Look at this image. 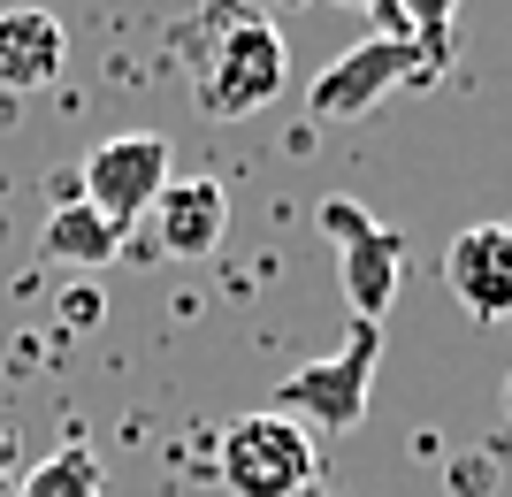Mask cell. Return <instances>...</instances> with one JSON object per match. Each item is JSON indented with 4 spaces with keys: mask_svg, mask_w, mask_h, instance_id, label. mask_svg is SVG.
Wrapping results in <instances>:
<instances>
[{
    "mask_svg": "<svg viewBox=\"0 0 512 497\" xmlns=\"http://www.w3.org/2000/svg\"><path fill=\"white\" fill-rule=\"evenodd\" d=\"M444 291L474 322H512V222H467L444 245Z\"/></svg>",
    "mask_w": 512,
    "mask_h": 497,
    "instance_id": "8992f818",
    "label": "cell"
},
{
    "mask_svg": "<svg viewBox=\"0 0 512 497\" xmlns=\"http://www.w3.org/2000/svg\"><path fill=\"white\" fill-rule=\"evenodd\" d=\"M299 497H329V490H299Z\"/></svg>",
    "mask_w": 512,
    "mask_h": 497,
    "instance_id": "e0dca14e",
    "label": "cell"
},
{
    "mask_svg": "<svg viewBox=\"0 0 512 497\" xmlns=\"http://www.w3.org/2000/svg\"><path fill=\"white\" fill-rule=\"evenodd\" d=\"M344 253V299H352V322H375L383 329L390 299H398V276H406V238L390 230V222H367Z\"/></svg>",
    "mask_w": 512,
    "mask_h": 497,
    "instance_id": "9c48e42d",
    "label": "cell"
},
{
    "mask_svg": "<svg viewBox=\"0 0 512 497\" xmlns=\"http://www.w3.org/2000/svg\"><path fill=\"white\" fill-rule=\"evenodd\" d=\"M16 482H23V459H16V436L0 429V497H16Z\"/></svg>",
    "mask_w": 512,
    "mask_h": 497,
    "instance_id": "9a60e30c",
    "label": "cell"
},
{
    "mask_svg": "<svg viewBox=\"0 0 512 497\" xmlns=\"http://www.w3.org/2000/svg\"><path fill=\"white\" fill-rule=\"evenodd\" d=\"M230 230V192L214 176H169V192L153 199V245L169 260H207Z\"/></svg>",
    "mask_w": 512,
    "mask_h": 497,
    "instance_id": "52a82bcc",
    "label": "cell"
},
{
    "mask_svg": "<svg viewBox=\"0 0 512 497\" xmlns=\"http://www.w3.org/2000/svg\"><path fill=\"white\" fill-rule=\"evenodd\" d=\"M169 176H176L169 138H161V130H123V138H100V146L85 153V169H77V199L130 238V230L153 215V199L169 192Z\"/></svg>",
    "mask_w": 512,
    "mask_h": 497,
    "instance_id": "277c9868",
    "label": "cell"
},
{
    "mask_svg": "<svg viewBox=\"0 0 512 497\" xmlns=\"http://www.w3.org/2000/svg\"><path fill=\"white\" fill-rule=\"evenodd\" d=\"M375 368H383V329H375V322H352V337H344L329 360H306L299 375H283L268 406H276V413H299L314 436H352L367 421Z\"/></svg>",
    "mask_w": 512,
    "mask_h": 497,
    "instance_id": "3957f363",
    "label": "cell"
},
{
    "mask_svg": "<svg viewBox=\"0 0 512 497\" xmlns=\"http://www.w3.org/2000/svg\"><path fill=\"white\" fill-rule=\"evenodd\" d=\"M505 413H512V375H505Z\"/></svg>",
    "mask_w": 512,
    "mask_h": 497,
    "instance_id": "2e32d148",
    "label": "cell"
},
{
    "mask_svg": "<svg viewBox=\"0 0 512 497\" xmlns=\"http://www.w3.org/2000/svg\"><path fill=\"white\" fill-rule=\"evenodd\" d=\"M314 475H321V436L276 406L237 413L214 444V482L230 497H299L314 490Z\"/></svg>",
    "mask_w": 512,
    "mask_h": 497,
    "instance_id": "7a4b0ae2",
    "label": "cell"
},
{
    "mask_svg": "<svg viewBox=\"0 0 512 497\" xmlns=\"http://www.w3.org/2000/svg\"><path fill=\"white\" fill-rule=\"evenodd\" d=\"M337 8H352V16H375L383 31H406V23H398V0H337Z\"/></svg>",
    "mask_w": 512,
    "mask_h": 497,
    "instance_id": "5bb4252c",
    "label": "cell"
},
{
    "mask_svg": "<svg viewBox=\"0 0 512 497\" xmlns=\"http://www.w3.org/2000/svg\"><path fill=\"white\" fill-rule=\"evenodd\" d=\"M398 85H436V77H428L421 46H413L406 31H375V39L344 46L337 62L314 77V92H306V100H314L321 123H360V115H375Z\"/></svg>",
    "mask_w": 512,
    "mask_h": 497,
    "instance_id": "5b68a950",
    "label": "cell"
},
{
    "mask_svg": "<svg viewBox=\"0 0 512 497\" xmlns=\"http://www.w3.org/2000/svg\"><path fill=\"white\" fill-rule=\"evenodd\" d=\"M451 8H459V0H398V23H406V39L421 46L428 77L451 69Z\"/></svg>",
    "mask_w": 512,
    "mask_h": 497,
    "instance_id": "7c38bea8",
    "label": "cell"
},
{
    "mask_svg": "<svg viewBox=\"0 0 512 497\" xmlns=\"http://www.w3.org/2000/svg\"><path fill=\"white\" fill-rule=\"evenodd\" d=\"M123 245H130V238H123V230H115L107 215H92V207H85L77 192L46 207L39 253H46V260H62V268H107V260L123 253Z\"/></svg>",
    "mask_w": 512,
    "mask_h": 497,
    "instance_id": "30bf717a",
    "label": "cell"
},
{
    "mask_svg": "<svg viewBox=\"0 0 512 497\" xmlns=\"http://www.w3.org/2000/svg\"><path fill=\"white\" fill-rule=\"evenodd\" d=\"M497 482H505V459H497V452H467V459H451V497H490Z\"/></svg>",
    "mask_w": 512,
    "mask_h": 497,
    "instance_id": "4fadbf2b",
    "label": "cell"
},
{
    "mask_svg": "<svg viewBox=\"0 0 512 497\" xmlns=\"http://www.w3.org/2000/svg\"><path fill=\"white\" fill-rule=\"evenodd\" d=\"M184 77H192L199 108L214 123H245L291 85V54H283V31L260 16L253 0H207L184 31Z\"/></svg>",
    "mask_w": 512,
    "mask_h": 497,
    "instance_id": "6da1fadb",
    "label": "cell"
},
{
    "mask_svg": "<svg viewBox=\"0 0 512 497\" xmlns=\"http://www.w3.org/2000/svg\"><path fill=\"white\" fill-rule=\"evenodd\" d=\"M16 497H100V459L85 444H62V452H46L23 467Z\"/></svg>",
    "mask_w": 512,
    "mask_h": 497,
    "instance_id": "8fae6325",
    "label": "cell"
},
{
    "mask_svg": "<svg viewBox=\"0 0 512 497\" xmlns=\"http://www.w3.org/2000/svg\"><path fill=\"white\" fill-rule=\"evenodd\" d=\"M69 62V31L54 8H0V92H46Z\"/></svg>",
    "mask_w": 512,
    "mask_h": 497,
    "instance_id": "ba28073f",
    "label": "cell"
}]
</instances>
